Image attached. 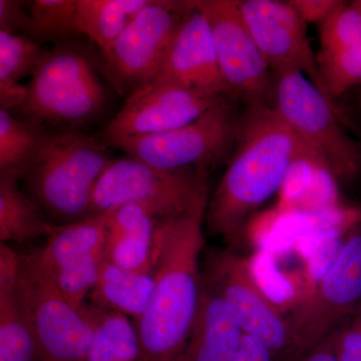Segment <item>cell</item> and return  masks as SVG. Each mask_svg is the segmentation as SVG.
Wrapping results in <instances>:
<instances>
[{
  "label": "cell",
  "mask_w": 361,
  "mask_h": 361,
  "mask_svg": "<svg viewBox=\"0 0 361 361\" xmlns=\"http://www.w3.org/2000/svg\"><path fill=\"white\" fill-rule=\"evenodd\" d=\"M16 294L39 361H84L96 332L99 308L71 303L32 253L20 254Z\"/></svg>",
  "instance_id": "5b68a950"
},
{
  "label": "cell",
  "mask_w": 361,
  "mask_h": 361,
  "mask_svg": "<svg viewBox=\"0 0 361 361\" xmlns=\"http://www.w3.org/2000/svg\"><path fill=\"white\" fill-rule=\"evenodd\" d=\"M232 361H275V360L267 348L258 339L245 334L238 353Z\"/></svg>",
  "instance_id": "e575fe53"
},
{
  "label": "cell",
  "mask_w": 361,
  "mask_h": 361,
  "mask_svg": "<svg viewBox=\"0 0 361 361\" xmlns=\"http://www.w3.org/2000/svg\"><path fill=\"white\" fill-rule=\"evenodd\" d=\"M320 165L326 166L313 152L299 156L291 164L285 176L283 184L278 192L279 200L276 210L291 212L295 209L297 203L310 186L316 169Z\"/></svg>",
  "instance_id": "f1b7e54d"
},
{
  "label": "cell",
  "mask_w": 361,
  "mask_h": 361,
  "mask_svg": "<svg viewBox=\"0 0 361 361\" xmlns=\"http://www.w3.org/2000/svg\"><path fill=\"white\" fill-rule=\"evenodd\" d=\"M47 51L25 35L0 32V85H18L32 75Z\"/></svg>",
  "instance_id": "83f0119b"
},
{
  "label": "cell",
  "mask_w": 361,
  "mask_h": 361,
  "mask_svg": "<svg viewBox=\"0 0 361 361\" xmlns=\"http://www.w3.org/2000/svg\"><path fill=\"white\" fill-rule=\"evenodd\" d=\"M297 361H337L332 353L331 348L327 339L316 348L311 349L302 357Z\"/></svg>",
  "instance_id": "d590c367"
},
{
  "label": "cell",
  "mask_w": 361,
  "mask_h": 361,
  "mask_svg": "<svg viewBox=\"0 0 361 361\" xmlns=\"http://www.w3.org/2000/svg\"><path fill=\"white\" fill-rule=\"evenodd\" d=\"M52 134L0 109V174L20 180L47 148Z\"/></svg>",
  "instance_id": "603a6c76"
},
{
  "label": "cell",
  "mask_w": 361,
  "mask_h": 361,
  "mask_svg": "<svg viewBox=\"0 0 361 361\" xmlns=\"http://www.w3.org/2000/svg\"><path fill=\"white\" fill-rule=\"evenodd\" d=\"M156 80L173 82L203 97H227L210 25L191 0Z\"/></svg>",
  "instance_id": "9a60e30c"
},
{
  "label": "cell",
  "mask_w": 361,
  "mask_h": 361,
  "mask_svg": "<svg viewBox=\"0 0 361 361\" xmlns=\"http://www.w3.org/2000/svg\"><path fill=\"white\" fill-rule=\"evenodd\" d=\"M99 73L101 52L80 40L56 44L33 73L25 104L14 116L52 133L82 130L99 122L110 103Z\"/></svg>",
  "instance_id": "3957f363"
},
{
  "label": "cell",
  "mask_w": 361,
  "mask_h": 361,
  "mask_svg": "<svg viewBox=\"0 0 361 361\" xmlns=\"http://www.w3.org/2000/svg\"><path fill=\"white\" fill-rule=\"evenodd\" d=\"M231 97H222L200 118L161 134L127 137L106 146L126 156L163 169L194 167L209 170L230 160L240 116Z\"/></svg>",
  "instance_id": "ba28073f"
},
{
  "label": "cell",
  "mask_w": 361,
  "mask_h": 361,
  "mask_svg": "<svg viewBox=\"0 0 361 361\" xmlns=\"http://www.w3.org/2000/svg\"><path fill=\"white\" fill-rule=\"evenodd\" d=\"M356 4H357L358 6L360 7L361 8V0H356V1H355Z\"/></svg>",
  "instance_id": "8d00e7d4"
},
{
  "label": "cell",
  "mask_w": 361,
  "mask_h": 361,
  "mask_svg": "<svg viewBox=\"0 0 361 361\" xmlns=\"http://www.w3.org/2000/svg\"><path fill=\"white\" fill-rule=\"evenodd\" d=\"M18 179L0 174V240L23 243L49 236L54 223L45 219L42 208L18 186Z\"/></svg>",
  "instance_id": "7402d4cb"
},
{
  "label": "cell",
  "mask_w": 361,
  "mask_h": 361,
  "mask_svg": "<svg viewBox=\"0 0 361 361\" xmlns=\"http://www.w3.org/2000/svg\"><path fill=\"white\" fill-rule=\"evenodd\" d=\"M348 236L334 237L326 240L304 261L302 272L306 284L305 299L314 290L317 284L334 264Z\"/></svg>",
  "instance_id": "4dcf8cb0"
},
{
  "label": "cell",
  "mask_w": 361,
  "mask_h": 361,
  "mask_svg": "<svg viewBox=\"0 0 361 361\" xmlns=\"http://www.w3.org/2000/svg\"><path fill=\"white\" fill-rule=\"evenodd\" d=\"M20 254L0 246V361H39L37 344L16 294Z\"/></svg>",
  "instance_id": "ffe728a7"
},
{
  "label": "cell",
  "mask_w": 361,
  "mask_h": 361,
  "mask_svg": "<svg viewBox=\"0 0 361 361\" xmlns=\"http://www.w3.org/2000/svg\"><path fill=\"white\" fill-rule=\"evenodd\" d=\"M113 160L106 147L82 130L54 133L21 180L54 224H71L92 216L94 190Z\"/></svg>",
  "instance_id": "277c9868"
},
{
  "label": "cell",
  "mask_w": 361,
  "mask_h": 361,
  "mask_svg": "<svg viewBox=\"0 0 361 361\" xmlns=\"http://www.w3.org/2000/svg\"><path fill=\"white\" fill-rule=\"evenodd\" d=\"M316 54L323 92L332 102L361 85V8L343 1L319 30Z\"/></svg>",
  "instance_id": "2e32d148"
},
{
  "label": "cell",
  "mask_w": 361,
  "mask_h": 361,
  "mask_svg": "<svg viewBox=\"0 0 361 361\" xmlns=\"http://www.w3.org/2000/svg\"><path fill=\"white\" fill-rule=\"evenodd\" d=\"M30 20L20 0H0V32L25 35Z\"/></svg>",
  "instance_id": "d6a6232c"
},
{
  "label": "cell",
  "mask_w": 361,
  "mask_h": 361,
  "mask_svg": "<svg viewBox=\"0 0 361 361\" xmlns=\"http://www.w3.org/2000/svg\"><path fill=\"white\" fill-rule=\"evenodd\" d=\"M272 106L300 141L319 157L337 182H355L361 152L342 128L334 102L295 68L273 71Z\"/></svg>",
  "instance_id": "8992f818"
},
{
  "label": "cell",
  "mask_w": 361,
  "mask_h": 361,
  "mask_svg": "<svg viewBox=\"0 0 361 361\" xmlns=\"http://www.w3.org/2000/svg\"><path fill=\"white\" fill-rule=\"evenodd\" d=\"M337 184L336 177L326 166H318L310 186L293 211L314 214L341 207Z\"/></svg>",
  "instance_id": "f546056e"
},
{
  "label": "cell",
  "mask_w": 361,
  "mask_h": 361,
  "mask_svg": "<svg viewBox=\"0 0 361 361\" xmlns=\"http://www.w3.org/2000/svg\"><path fill=\"white\" fill-rule=\"evenodd\" d=\"M221 97H203L173 82L155 80L128 97L115 118L94 137L106 147L118 140L178 129L200 118Z\"/></svg>",
  "instance_id": "4fadbf2b"
},
{
  "label": "cell",
  "mask_w": 361,
  "mask_h": 361,
  "mask_svg": "<svg viewBox=\"0 0 361 361\" xmlns=\"http://www.w3.org/2000/svg\"><path fill=\"white\" fill-rule=\"evenodd\" d=\"M238 7L271 71L295 68L324 94L307 25L290 2L239 0Z\"/></svg>",
  "instance_id": "5bb4252c"
},
{
  "label": "cell",
  "mask_w": 361,
  "mask_h": 361,
  "mask_svg": "<svg viewBox=\"0 0 361 361\" xmlns=\"http://www.w3.org/2000/svg\"><path fill=\"white\" fill-rule=\"evenodd\" d=\"M106 214H94L66 225L54 224L44 248L32 252L47 273L106 257Z\"/></svg>",
  "instance_id": "d6986e66"
},
{
  "label": "cell",
  "mask_w": 361,
  "mask_h": 361,
  "mask_svg": "<svg viewBox=\"0 0 361 361\" xmlns=\"http://www.w3.org/2000/svg\"><path fill=\"white\" fill-rule=\"evenodd\" d=\"M353 318L326 338L337 361H361V305Z\"/></svg>",
  "instance_id": "1f68e13d"
},
{
  "label": "cell",
  "mask_w": 361,
  "mask_h": 361,
  "mask_svg": "<svg viewBox=\"0 0 361 361\" xmlns=\"http://www.w3.org/2000/svg\"><path fill=\"white\" fill-rule=\"evenodd\" d=\"M153 288V273L127 270L104 259L90 295L92 305L99 310L120 312L137 322L148 306Z\"/></svg>",
  "instance_id": "44dd1931"
},
{
  "label": "cell",
  "mask_w": 361,
  "mask_h": 361,
  "mask_svg": "<svg viewBox=\"0 0 361 361\" xmlns=\"http://www.w3.org/2000/svg\"><path fill=\"white\" fill-rule=\"evenodd\" d=\"M104 213L106 259L127 270L153 273L154 240L159 220L137 203L122 204Z\"/></svg>",
  "instance_id": "ac0fdd59"
},
{
  "label": "cell",
  "mask_w": 361,
  "mask_h": 361,
  "mask_svg": "<svg viewBox=\"0 0 361 361\" xmlns=\"http://www.w3.org/2000/svg\"><path fill=\"white\" fill-rule=\"evenodd\" d=\"M206 213L202 209L157 223L153 292L135 324L144 361H179L186 348L201 297Z\"/></svg>",
  "instance_id": "7a4b0ae2"
},
{
  "label": "cell",
  "mask_w": 361,
  "mask_h": 361,
  "mask_svg": "<svg viewBox=\"0 0 361 361\" xmlns=\"http://www.w3.org/2000/svg\"><path fill=\"white\" fill-rule=\"evenodd\" d=\"M360 305L361 230L355 229L314 290L287 316L291 361L322 343Z\"/></svg>",
  "instance_id": "30bf717a"
},
{
  "label": "cell",
  "mask_w": 361,
  "mask_h": 361,
  "mask_svg": "<svg viewBox=\"0 0 361 361\" xmlns=\"http://www.w3.org/2000/svg\"><path fill=\"white\" fill-rule=\"evenodd\" d=\"M289 2L306 25H319L343 4L341 0H290Z\"/></svg>",
  "instance_id": "836d02e7"
},
{
  "label": "cell",
  "mask_w": 361,
  "mask_h": 361,
  "mask_svg": "<svg viewBox=\"0 0 361 361\" xmlns=\"http://www.w3.org/2000/svg\"><path fill=\"white\" fill-rule=\"evenodd\" d=\"M202 278L231 306L247 336L258 339L275 361H291L287 317L254 283L245 257L229 249L211 252Z\"/></svg>",
  "instance_id": "7c38bea8"
},
{
  "label": "cell",
  "mask_w": 361,
  "mask_h": 361,
  "mask_svg": "<svg viewBox=\"0 0 361 361\" xmlns=\"http://www.w3.org/2000/svg\"><path fill=\"white\" fill-rule=\"evenodd\" d=\"M208 20L227 97L272 106V73L240 13L237 0H191Z\"/></svg>",
  "instance_id": "8fae6325"
},
{
  "label": "cell",
  "mask_w": 361,
  "mask_h": 361,
  "mask_svg": "<svg viewBox=\"0 0 361 361\" xmlns=\"http://www.w3.org/2000/svg\"><path fill=\"white\" fill-rule=\"evenodd\" d=\"M149 2L151 0H78V25L82 35L103 54Z\"/></svg>",
  "instance_id": "cb8c5ba5"
},
{
  "label": "cell",
  "mask_w": 361,
  "mask_h": 361,
  "mask_svg": "<svg viewBox=\"0 0 361 361\" xmlns=\"http://www.w3.org/2000/svg\"><path fill=\"white\" fill-rule=\"evenodd\" d=\"M244 336L231 306L202 278L198 310L179 361H232Z\"/></svg>",
  "instance_id": "e0dca14e"
},
{
  "label": "cell",
  "mask_w": 361,
  "mask_h": 361,
  "mask_svg": "<svg viewBox=\"0 0 361 361\" xmlns=\"http://www.w3.org/2000/svg\"><path fill=\"white\" fill-rule=\"evenodd\" d=\"M308 152L272 106H246L227 170L207 207L209 234L229 249L238 245L247 216L279 192L291 164Z\"/></svg>",
  "instance_id": "6da1fadb"
},
{
  "label": "cell",
  "mask_w": 361,
  "mask_h": 361,
  "mask_svg": "<svg viewBox=\"0 0 361 361\" xmlns=\"http://www.w3.org/2000/svg\"><path fill=\"white\" fill-rule=\"evenodd\" d=\"M84 361H144L139 334L128 316L99 310L94 339Z\"/></svg>",
  "instance_id": "484cf974"
},
{
  "label": "cell",
  "mask_w": 361,
  "mask_h": 361,
  "mask_svg": "<svg viewBox=\"0 0 361 361\" xmlns=\"http://www.w3.org/2000/svg\"><path fill=\"white\" fill-rule=\"evenodd\" d=\"M25 37L42 45L66 44L80 40L78 0H33Z\"/></svg>",
  "instance_id": "4316f807"
},
{
  "label": "cell",
  "mask_w": 361,
  "mask_h": 361,
  "mask_svg": "<svg viewBox=\"0 0 361 361\" xmlns=\"http://www.w3.org/2000/svg\"><path fill=\"white\" fill-rule=\"evenodd\" d=\"M206 173L194 167L163 169L135 159H114L97 183L92 215L126 203L148 209L157 220L208 207Z\"/></svg>",
  "instance_id": "52a82bcc"
},
{
  "label": "cell",
  "mask_w": 361,
  "mask_h": 361,
  "mask_svg": "<svg viewBox=\"0 0 361 361\" xmlns=\"http://www.w3.org/2000/svg\"><path fill=\"white\" fill-rule=\"evenodd\" d=\"M188 1L151 0L101 54L102 75L125 99L158 77Z\"/></svg>",
  "instance_id": "9c48e42d"
},
{
  "label": "cell",
  "mask_w": 361,
  "mask_h": 361,
  "mask_svg": "<svg viewBox=\"0 0 361 361\" xmlns=\"http://www.w3.org/2000/svg\"><path fill=\"white\" fill-rule=\"evenodd\" d=\"M247 260L254 283L265 298L286 317L305 299L303 272L290 273L280 269L278 259L260 249Z\"/></svg>",
  "instance_id": "d4e9b609"
}]
</instances>
